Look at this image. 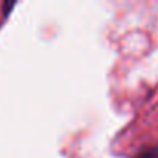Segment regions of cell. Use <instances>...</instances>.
Here are the masks:
<instances>
[{
	"label": "cell",
	"instance_id": "6da1fadb",
	"mask_svg": "<svg viewBox=\"0 0 158 158\" xmlns=\"http://www.w3.org/2000/svg\"><path fill=\"white\" fill-rule=\"evenodd\" d=\"M136 158H158V149L153 147V149L144 150V152H141Z\"/></svg>",
	"mask_w": 158,
	"mask_h": 158
}]
</instances>
